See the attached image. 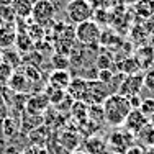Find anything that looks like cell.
I'll use <instances>...</instances> for the list:
<instances>
[{
    "mask_svg": "<svg viewBox=\"0 0 154 154\" xmlns=\"http://www.w3.org/2000/svg\"><path fill=\"white\" fill-rule=\"evenodd\" d=\"M102 107H103L105 122L112 126H123L126 116L133 110L128 97H123L120 94H110L107 100L102 103Z\"/></svg>",
    "mask_w": 154,
    "mask_h": 154,
    "instance_id": "1",
    "label": "cell"
},
{
    "mask_svg": "<svg viewBox=\"0 0 154 154\" xmlns=\"http://www.w3.org/2000/svg\"><path fill=\"white\" fill-rule=\"evenodd\" d=\"M66 15L77 26V25L84 23V21L92 20L94 7L87 0H69V3L66 5Z\"/></svg>",
    "mask_w": 154,
    "mask_h": 154,
    "instance_id": "2",
    "label": "cell"
},
{
    "mask_svg": "<svg viewBox=\"0 0 154 154\" xmlns=\"http://www.w3.org/2000/svg\"><path fill=\"white\" fill-rule=\"evenodd\" d=\"M102 30L94 20L84 21L75 26V41L82 46H95L100 41Z\"/></svg>",
    "mask_w": 154,
    "mask_h": 154,
    "instance_id": "3",
    "label": "cell"
},
{
    "mask_svg": "<svg viewBox=\"0 0 154 154\" xmlns=\"http://www.w3.org/2000/svg\"><path fill=\"white\" fill-rule=\"evenodd\" d=\"M54 15H56V5L51 0H36L33 3L31 18L36 25L48 26L54 21Z\"/></svg>",
    "mask_w": 154,
    "mask_h": 154,
    "instance_id": "4",
    "label": "cell"
},
{
    "mask_svg": "<svg viewBox=\"0 0 154 154\" xmlns=\"http://www.w3.org/2000/svg\"><path fill=\"white\" fill-rule=\"evenodd\" d=\"M110 95V90L103 85L102 82H98L97 79L94 80H87V92L84 95V100L87 105H102L107 97Z\"/></svg>",
    "mask_w": 154,
    "mask_h": 154,
    "instance_id": "5",
    "label": "cell"
},
{
    "mask_svg": "<svg viewBox=\"0 0 154 154\" xmlns=\"http://www.w3.org/2000/svg\"><path fill=\"white\" fill-rule=\"evenodd\" d=\"M144 85V75L136 74V75H126L125 80H122V85L118 87V92L123 97H133V95H139L141 87Z\"/></svg>",
    "mask_w": 154,
    "mask_h": 154,
    "instance_id": "6",
    "label": "cell"
},
{
    "mask_svg": "<svg viewBox=\"0 0 154 154\" xmlns=\"http://www.w3.org/2000/svg\"><path fill=\"white\" fill-rule=\"evenodd\" d=\"M148 125H149V118H146L139 110H131L130 115L126 116V120H125L123 126H125V130H126L128 133H131L133 136H136L139 131L144 130Z\"/></svg>",
    "mask_w": 154,
    "mask_h": 154,
    "instance_id": "7",
    "label": "cell"
},
{
    "mask_svg": "<svg viewBox=\"0 0 154 154\" xmlns=\"http://www.w3.org/2000/svg\"><path fill=\"white\" fill-rule=\"evenodd\" d=\"M131 139H133V134L128 133L126 130L125 131H113L108 138V144L112 146L113 151H118L120 154H125L130 149V144H131Z\"/></svg>",
    "mask_w": 154,
    "mask_h": 154,
    "instance_id": "8",
    "label": "cell"
},
{
    "mask_svg": "<svg viewBox=\"0 0 154 154\" xmlns=\"http://www.w3.org/2000/svg\"><path fill=\"white\" fill-rule=\"evenodd\" d=\"M7 85H8V89L12 90L13 94L25 95V94H28L31 90V82L26 79V75H25L21 71H15V72H13Z\"/></svg>",
    "mask_w": 154,
    "mask_h": 154,
    "instance_id": "9",
    "label": "cell"
},
{
    "mask_svg": "<svg viewBox=\"0 0 154 154\" xmlns=\"http://www.w3.org/2000/svg\"><path fill=\"white\" fill-rule=\"evenodd\" d=\"M49 105V98L45 94H38V95H31L26 100V107L25 112L30 113V115H41L43 112L48 108Z\"/></svg>",
    "mask_w": 154,
    "mask_h": 154,
    "instance_id": "10",
    "label": "cell"
},
{
    "mask_svg": "<svg viewBox=\"0 0 154 154\" xmlns=\"http://www.w3.org/2000/svg\"><path fill=\"white\" fill-rule=\"evenodd\" d=\"M71 80H72V77L67 71H53L49 74L48 85L54 87V89H59V90H67Z\"/></svg>",
    "mask_w": 154,
    "mask_h": 154,
    "instance_id": "11",
    "label": "cell"
},
{
    "mask_svg": "<svg viewBox=\"0 0 154 154\" xmlns=\"http://www.w3.org/2000/svg\"><path fill=\"white\" fill-rule=\"evenodd\" d=\"M87 92V80L82 77H74L67 87V95L72 100H84V95Z\"/></svg>",
    "mask_w": 154,
    "mask_h": 154,
    "instance_id": "12",
    "label": "cell"
},
{
    "mask_svg": "<svg viewBox=\"0 0 154 154\" xmlns=\"http://www.w3.org/2000/svg\"><path fill=\"white\" fill-rule=\"evenodd\" d=\"M0 61L5 62L7 66H10L13 71H17L18 67L23 66V56H21L17 49H10V48L0 49Z\"/></svg>",
    "mask_w": 154,
    "mask_h": 154,
    "instance_id": "13",
    "label": "cell"
},
{
    "mask_svg": "<svg viewBox=\"0 0 154 154\" xmlns=\"http://www.w3.org/2000/svg\"><path fill=\"white\" fill-rule=\"evenodd\" d=\"M15 48L21 56H25V54H30L31 51H35V43H33L31 38L26 35V31H17Z\"/></svg>",
    "mask_w": 154,
    "mask_h": 154,
    "instance_id": "14",
    "label": "cell"
},
{
    "mask_svg": "<svg viewBox=\"0 0 154 154\" xmlns=\"http://www.w3.org/2000/svg\"><path fill=\"white\" fill-rule=\"evenodd\" d=\"M33 3L31 0H12L10 5H12L13 12H15V17L17 18H30L31 17V12H33Z\"/></svg>",
    "mask_w": 154,
    "mask_h": 154,
    "instance_id": "15",
    "label": "cell"
},
{
    "mask_svg": "<svg viewBox=\"0 0 154 154\" xmlns=\"http://www.w3.org/2000/svg\"><path fill=\"white\" fill-rule=\"evenodd\" d=\"M134 13L143 20H151L154 17V0H138L134 3Z\"/></svg>",
    "mask_w": 154,
    "mask_h": 154,
    "instance_id": "16",
    "label": "cell"
},
{
    "mask_svg": "<svg viewBox=\"0 0 154 154\" xmlns=\"http://www.w3.org/2000/svg\"><path fill=\"white\" fill-rule=\"evenodd\" d=\"M85 152L87 154H105L107 152V143L105 139L92 136L89 139H85Z\"/></svg>",
    "mask_w": 154,
    "mask_h": 154,
    "instance_id": "17",
    "label": "cell"
},
{
    "mask_svg": "<svg viewBox=\"0 0 154 154\" xmlns=\"http://www.w3.org/2000/svg\"><path fill=\"white\" fill-rule=\"evenodd\" d=\"M15 25L12 26H0V49H7L12 45H15Z\"/></svg>",
    "mask_w": 154,
    "mask_h": 154,
    "instance_id": "18",
    "label": "cell"
},
{
    "mask_svg": "<svg viewBox=\"0 0 154 154\" xmlns=\"http://www.w3.org/2000/svg\"><path fill=\"white\" fill-rule=\"evenodd\" d=\"M71 113L75 120H79V123H82L89 118V105L82 100H75L71 107Z\"/></svg>",
    "mask_w": 154,
    "mask_h": 154,
    "instance_id": "19",
    "label": "cell"
},
{
    "mask_svg": "<svg viewBox=\"0 0 154 154\" xmlns=\"http://www.w3.org/2000/svg\"><path fill=\"white\" fill-rule=\"evenodd\" d=\"M118 67H120V71L126 75H136L139 72V69H141V66H139L136 57H126L125 61H122L118 64Z\"/></svg>",
    "mask_w": 154,
    "mask_h": 154,
    "instance_id": "20",
    "label": "cell"
},
{
    "mask_svg": "<svg viewBox=\"0 0 154 154\" xmlns=\"http://www.w3.org/2000/svg\"><path fill=\"white\" fill-rule=\"evenodd\" d=\"M18 128H20V122L15 118H10V116H7V118H3L2 122V133L5 138H12L15 136L18 133Z\"/></svg>",
    "mask_w": 154,
    "mask_h": 154,
    "instance_id": "21",
    "label": "cell"
},
{
    "mask_svg": "<svg viewBox=\"0 0 154 154\" xmlns=\"http://www.w3.org/2000/svg\"><path fill=\"white\" fill-rule=\"evenodd\" d=\"M61 144L62 148L69 149V151H74V149L79 146V134L74 133V131H64L61 134Z\"/></svg>",
    "mask_w": 154,
    "mask_h": 154,
    "instance_id": "22",
    "label": "cell"
},
{
    "mask_svg": "<svg viewBox=\"0 0 154 154\" xmlns=\"http://www.w3.org/2000/svg\"><path fill=\"white\" fill-rule=\"evenodd\" d=\"M26 35L31 38L33 43H38V41H43L46 39V28L45 26H39V25L33 23L26 28Z\"/></svg>",
    "mask_w": 154,
    "mask_h": 154,
    "instance_id": "23",
    "label": "cell"
},
{
    "mask_svg": "<svg viewBox=\"0 0 154 154\" xmlns=\"http://www.w3.org/2000/svg\"><path fill=\"white\" fill-rule=\"evenodd\" d=\"M51 66L54 67V71H66V69L71 66V61H69V56H62V54H51Z\"/></svg>",
    "mask_w": 154,
    "mask_h": 154,
    "instance_id": "24",
    "label": "cell"
},
{
    "mask_svg": "<svg viewBox=\"0 0 154 154\" xmlns=\"http://www.w3.org/2000/svg\"><path fill=\"white\" fill-rule=\"evenodd\" d=\"M45 62V56H41L36 51H31L30 54L23 56V66H31V67H41V64Z\"/></svg>",
    "mask_w": 154,
    "mask_h": 154,
    "instance_id": "25",
    "label": "cell"
},
{
    "mask_svg": "<svg viewBox=\"0 0 154 154\" xmlns=\"http://www.w3.org/2000/svg\"><path fill=\"white\" fill-rule=\"evenodd\" d=\"M136 136L141 138L143 144L149 146V148H152V146H154V128L151 126V125H148L144 130H141V131L136 134Z\"/></svg>",
    "mask_w": 154,
    "mask_h": 154,
    "instance_id": "26",
    "label": "cell"
},
{
    "mask_svg": "<svg viewBox=\"0 0 154 154\" xmlns=\"http://www.w3.org/2000/svg\"><path fill=\"white\" fill-rule=\"evenodd\" d=\"M89 120H92L94 123H100L105 120L103 115V107L102 105H90L89 107Z\"/></svg>",
    "mask_w": 154,
    "mask_h": 154,
    "instance_id": "27",
    "label": "cell"
},
{
    "mask_svg": "<svg viewBox=\"0 0 154 154\" xmlns=\"http://www.w3.org/2000/svg\"><path fill=\"white\" fill-rule=\"evenodd\" d=\"M13 72L15 71L10 66H7L5 62L0 61V87H7V84H8V80H10Z\"/></svg>",
    "mask_w": 154,
    "mask_h": 154,
    "instance_id": "28",
    "label": "cell"
},
{
    "mask_svg": "<svg viewBox=\"0 0 154 154\" xmlns=\"http://www.w3.org/2000/svg\"><path fill=\"white\" fill-rule=\"evenodd\" d=\"M139 112L146 116V118H151L154 115V98H144L141 102V107H139Z\"/></svg>",
    "mask_w": 154,
    "mask_h": 154,
    "instance_id": "29",
    "label": "cell"
},
{
    "mask_svg": "<svg viewBox=\"0 0 154 154\" xmlns=\"http://www.w3.org/2000/svg\"><path fill=\"white\" fill-rule=\"evenodd\" d=\"M35 51L36 53H39L41 56H48L51 53H53V46H51V41H48V39H43V41H38L35 43Z\"/></svg>",
    "mask_w": 154,
    "mask_h": 154,
    "instance_id": "30",
    "label": "cell"
},
{
    "mask_svg": "<svg viewBox=\"0 0 154 154\" xmlns=\"http://www.w3.org/2000/svg\"><path fill=\"white\" fill-rule=\"evenodd\" d=\"M113 79H115V72H113L112 69H102V71L97 72V80L102 82L103 85L105 84H110Z\"/></svg>",
    "mask_w": 154,
    "mask_h": 154,
    "instance_id": "31",
    "label": "cell"
},
{
    "mask_svg": "<svg viewBox=\"0 0 154 154\" xmlns=\"http://www.w3.org/2000/svg\"><path fill=\"white\" fill-rule=\"evenodd\" d=\"M97 66H98V71H102V69H112V59H110L108 54L102 53L97 57Z\"/></svg>",
    "mask_w": 154,
    "mask_h": 154,
    "instance_id": "32",
    "label": "cell"
},
{
    "mask_svg": "<svg viewBox=\"0 0 154 154\" xmlns=\"http://www.w3.org/2000/svg\"><path fill=\"white\" fill-rule=\"evenodd\" d=\"M144 87L148 90L154 92V69H149L144 74Z\"/></svg>",
    "mask_w": 154,
    "mask_h": 154,
    "instance_id": "33",
    "label": "cell"
},
{
    "mask_svg": "<svg viewBox=\"0 0 154 154\" xmlns=\"http://www.w3.org/2000/svg\"><path fill=\"white\" fill-rule=\"evenodd\" d=\"M125 154H146V149L139 148V146H130V149Z\"/></svg>",
    "mask_w": 154,
    "mask_h": 154,
    "instance_id": "34",
    "label": "cell"
},
{
    "mask_svg": "<svg viewBox=\"0 0 154 154\" xmlns=\"http://www.w3.org/2000/svg\"><path fill=\"white\" fill-rule=\"evenodd\" d=\"M149 125H151V126L154 128V115L151 116V118H149Z\"/></svg>",
    "mask_w": 154,
    "mask_h": 154,
    "instance_id": "35",
    "label": "cell"
},
{
    "mask_svg": "<svg viewBox=\"0 0 154 154\" xmlns=\"http://www.w3.org/2000/svg\"><path fill=\"white\" fill-rule=\"evenodd\" d=\"M105 154H120V152H115V151H112V152H105Z\"/></svg>",
    "mask_w": 154,
    "mask_h": 154,
    "instance_id": "36",
    "label": "cell"
},
{
    "mask_svg": "<svg viewBox=\"0 0 154 154\" xmlns=\"http://www.w3.org/2000/svg\"><path fill=\"white\" fill-rule=\"evenodd\" d=\"M72 154H87V152H79V151H77V152H72Z\"/></svg>",
    "mask_w": 154,
    "mask_h": 154,
    "instance_id": "37",
    "label": "cell"
},
{
    "mask_svg": "<svg viewBox=\"0 0 154 154\" xmlns=\"http://www.w3.org/2000/svg\"><path fill=\"white\" fill-rule=\"evenodd\" d=\"M17 154H26V152H17Z\"/></svg>",
    "mask_w": 154,
    "mask_h": 154,
    "instance_id": "38",
    "label": "cell"
},
{
    "mask_svg": "<svg viewBox=\"0 0 154 154\" xmlns=\"http://www.w3.org/2000/svg\"><path fill=\"white\" fill-rule=\"evenodd\" d=\"M152 69H154V59H152Z\"/></svg>",
    "mask_w": 154,
    "mask_h": 154,
    "instance_id": "39",
    "label": "cell"
},
{
    "mask_svg": "<svg viewBox=\"0 0 154 154\" xmlns=\"http://www.w3.org/2000/svg\"><path fill=\"white\" fill-rule=\"evenodd\" d=\"M31 2H36V0H31Z\"/></svg>",
    "mask_w": 154,
    "mask_h": 154,
    "instance_id": "40",
    "label": "cell"
},
{
    "mask_svg": "<svg viewBox=\"0 0 154 154\" xmlns=\"http://www.w3.org/2000/svg\"><path fill=\"white\" fill-rule=\"evenodd\" d=\"M87 2H90V0H87Z\"/></svg>",
    "mask_w": 154,
    "mask_h": 154,
    "instance_id": "41",
    "label": "cell"
}]
</instances>
